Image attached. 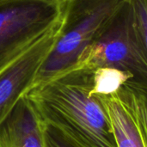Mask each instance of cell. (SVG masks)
<instances>
[{
    "label": "cell",
    "instance_id": "1",
    "mask_svg": "<svg viewBox=\"0 0 147 147\" xmlns=\"http://www.w3.org/2000/svg\"><path fill=\"white\" fill-rule=\"evenodd\" d=\"M94 70L78 66L41 84L25 96L43 124L70 147H117L109 117L93 94Z\"/></svg>",
    "mask_w": 147,
    "mask_h": 147
},
{
    "label": "cell",
    "instance_id": "2",
    "mask_svg": "<svg viewBox=\"0 0 147 147\" xmlns=\"http://www.w3.org/2000/svg\"><path fill=\"white\" fill-rule=\"evenodd\" d=\"M121 1L62 0L57 38L33 87L77 68L83 54Z\"/></svg>",
    "mask_w": 147,
    "mask_h": 147
},
{
    "label": "cell",
    "instance_id": "3",
    "mask_svg": "<svg viewBox=\"0 0 147 147\" xmlns=\"http://www.w3.org/2000/svg\"><path fill=\"white\" fill-rule=\"evenodd\" d=\"M78 66L117 70L129 77L128 86L147 90V53L130 0L120 3L83 54Z\"/></svg>",
    "mask_w": 147,
    "mask_h": 147
},
{
    "label": "cell",
    "instance_id": "4",
    "mask_svg": "<svg viewBox=\"0 0 147 147\" xmlns=\"http://www.w3.org/2000/svg\"><path fill=\"white\" fill-rule=\"evenodd\" d=\"M62 0H0V71L60 22Z\"/></svg>",
    "mask_w": 147,
    "mask_h": 147
},
{
    "label": "cell",
    "instance_id": "5",
    "mask_svg": "<svg viewBox=\"0 0 147 147\" xmlns=\"http://www.w3.org/2000/svg\"><path fill=\"white\" fill-rule=\"evenodd\" d=\"M59 23L0 71V124L33 87L38 71L57 38Z\"/></svg>",
    "mask_w": 147,
    "mask_h": 147
},
{
    "label": "cell",
    "instance_id": "6",
    "mask_svg": "<svg viewBox=\"0 0 147 147\" xmlns=\"http://www.w3.org/2000/svg\"><path fill=\"white\" fill-rule=\"evenodd\" d=\"M97 96L107 110L117 147H147L145 133L125 84L110 95Z\"/></svg>",
    "mask_w": 147,
    "mask_h": 147
},
{
    "label": "cell",
    "instance_id": "7",
    "mask_svg": "<svg viewBox=\"0 0 147 147\" xmlns=\"http://www.w3.org/2000/svg\"><path fill=\"white\" fill-rule=\"evenodd\" d=\"M45 129L24 95L0 124V147H45Z\"/></svg>",
    "mask_w": 147,
    "mask_h": 147
},
{
    "label": "cell",
    "instance_id": "8",
    "mask_svg": "<svg viewBox=\"0 0 147 147\" xmlns=\"http://www.w3.org/2000/svg\"><path fill=\"white\" fill-rule=\"evenodd\" d=\"M129 84V77L125 73L110 68L94 70L92 93L107 96L117 91L122 85Z\"/></svg>",
    "mask_w": 147,
    "mask_h": 147
},
{
    "label": "cell",
    "instance_id": "9",
    "mask_svg": "<svg viewBox=\"0 0 147 147\" xmlns=\"http://www.w3.org/2000/svg\"><path fill=\"white\" fill-rule=\"evenodd\" d=\"M147 140V90L125 84Z\"/></svg>",
    "mask_w": 147,
    "mask_h": 147
},
{
    "label": "cell",
    "instance_id": "10",
    "mask_svg": "<svg viewBox=\"0 0 147 147\" xmlns=\"http://www.w3.org/2000/svg\"><path fill=\"white\" fill-rule=\"evenodd\" d=\"M135 23L147 53V0H130Z\"/></svg>",
    "mask_w": 147,
    "mask_h": 147
},
{
    "label": "cell",
    "instance_id": "11",
    "mask_svg": "<svg viewBox=\"0 0 147 147\" xmlns=\"http://www.w3.org/2000/svg\"><path fill=\"white\" fill-rule=\"evenodd\" d=\"M45 147H70L53 130L46 127L44 134Z\"/></svg>",
    "mask_w": 147,
    "mask_h": 147
}]
</instances>
